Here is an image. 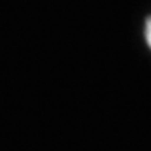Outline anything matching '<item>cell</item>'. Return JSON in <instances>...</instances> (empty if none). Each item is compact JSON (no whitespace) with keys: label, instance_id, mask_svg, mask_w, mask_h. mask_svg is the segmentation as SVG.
I'll list each match as a JSON object with an SVG mask.
<instances>
[{"label":"cell","instance_id":"obj_1","mask_svg":"<svg viewBox=\"0 0 151 151\" xmlns=\"http://www.w3.org/2000/svg\"><path fill=\"white\" fill-rule=\"evenodd\" d=\"M144 38H146V42L148 45V48L151 49V16L147 18L146 25H144Z\"/></svg>","mask_w":151,"mask_h":151}]
</instances>
